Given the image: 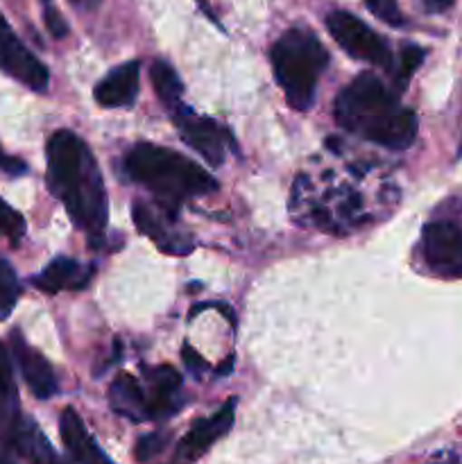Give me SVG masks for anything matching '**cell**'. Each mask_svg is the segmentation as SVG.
Masks as SVG:
<instances>
[{
	"instance_id": "22",
	"label": "cell",
	"mask_w": 462,
	"mask_h": 464,
	"mask_svg": "<svg viewBox=\"0 0 462 464\" xmlns=\"http://www.w3.org/2000/svg\"><path fill=\"white\" fill-rule=\"evenodd\" d=\"M365 5L374 16H379L380 21L388 23V25L401 27L403 23H406L397 0H365Z\"/></svg>"
},
{
	"instance_id": "7",
	"label": "cell",
	"mask_w": 462,
	"mask_h": 464,
	"mask_svg": "<svg viewBox=\"0 0 462 464\" xmlns=\"http://www.w3.org/2000/svg\"><path fill=\"white\" fill-rule=\"evenodd\" d=\"M0 71L32 91L41 93L48 89L50 72L45 63L36 59L32 50H27V45L18 39L3 14H0Z\"/></svg>"
},
{
	"instance_id": "11",
	"label": "cell",
	"mask_w": 462,
	"mask_h": 464,
	"mask_svg": "<svg viewBox=\"0 0 462 464\" xmlns=\"http://www.w3.org/2000/svg\"><path fill=\"white\" fill-rule=\"evenodd\" d=\"M131 216H134V225L143 231L148 238L154 240V245L168 254H188L193 249V238L186 234H179L170 227L172 218L163 213L161 208H152L143 202H136L131 207Z\"/></svg>"
},
{
	"instance_id": "30",
	"label": "cell",
	"mask_w": 462,
	"mask_h": 464,
	"mask_svg": "<svg viewBox=\"0 0 462 464\" xmlns=\"http://www.w3.org/2000/svg\"><path fill=\"white\" fill-rule=\"evenodd\" d=\"M199 3H204V0H199Z\"/></svg>"
},
{
	"instance_id": "18",
	"label": "cell",
	"mask_w": 462,
	"mask_h": 464,
	"mask_svg": "<svg viewBox=\"0 0 462 464\" xmlns=\"http://www.w3.org/2000/svg\"><path fill=\"white\" fill-rule=\"evenodd\" d=\"M21 417L18 408V390L14 383V367L7 347L0 343V430L7 429L12 421Z\"/></svg>"
},
{
	"instance_id": "25",
	"label": "cell",
	"mask_w": 462,
	"mask_h": 464,
	"mask_svg": "<svg viewBox=\"0 0 462 464\" xmlns=\"http://www.w3.org/2000/svg\"><path fill=\"white\" fill-rule=\"evenodd\" d=\"M181 356H184V362H186V367H188L190 372H193V374H204V372H207V362H204V358L199 356L197 352H193V349L188 347V344H184V349H181Z\"/></svg>"
},
{
	"instance_id": "28",
	"label": "cell",
	"mask_w": 462,
	"mask_h": 464,
	"mask_svg": "<svg viewBox=\"0 0 462 464\" xmlns=\"http://www.w3.org/2000/svg\"><path fill=\"white\" fill-rule=\"evenodd\" d=\"M72 3L80 5V7H89V9H93V7H98L100 0H72Z\"/></svg>"
},
{
	"instance_id": "10",
	"label": "cell",
	"mask_w": 462,
	"mask_h": 464,
	"mask_svg": "<svg viewBox=\"0 0 462 464\" xmlns=\"http://www.w3.org/2000/svg\"><path fill=\"white\" fill-rule=\"evenodd\" d=\"M12 352L14 361H16L18 370H21L30 392L34 394L36 399L54 397L59 390L54 370L50 367V362L45 361L43 353L36 352L34 347L27 344V340L21 335V331H12Z\"/></svg>"
},
{
	"instance_id": "3",
	"label": "cell",
	"mask_w": 462,
	"mask_h": 464,
	"mask_svg": "<svg viewBox=\"0 0 462 464\" xmlns=\"http://www.w3.org/2000/svg\"><path fill=\"white\" fill-rule=\"evenodd\" d=\"M125 170L136 184L157 198L159 208L175 220L179 207L195 195L217 188L213 177L195 161L168 148L140 143L127 154Z\"/></svg>"
},
{
	"instance_id": "26",
	"label": "cell",
	"mask_w": 462,
	"mask_h": 464,
	"mask_svg": "<svg viewBox=\"0 0 462 464\" xmlns=\"http://www.w3.org/2000/svg\"><path fill=\"white\" fill-rule=\"evenodd\" d=\"M0 170L7 172V175H21V172H25V163L21 159L5 157L3 148H0Z\"/></svg>"
},
{
	"instance_id": "12",
	"label": "cell",
	"mask_w": 462,
	"mask_h": 464,
	"mask_svg": "<svg viewBox=\"0 0 462 464\" xmlns=\"http://www.w3.org/2000/svg\"><path fill=\"white\" fill-rule=\"evenodd\" d=\"M59 435H62V442L68 453V458H63V464H113L95 444L84 421L72 408H66L59 417Z\"/></svg>"
},
{
	"instance_id": "19",
	"label": "cell",
	"mask_w": 462,
	"mask_h": 464,
	"mask_svg": "<svg viewBox=\"0 0 462 464\" xmlns=\"http://www.w3.org/2000/svg\"><path fill=\"white\" fill-rule=\"evenodd\" d=\"M21 297V284L16 279V272L5 258H0V320H7L12 315Z\"/></svg>"
},
{
	"instance_id": "2",
	"label": "cell",
	"mask_w": 462,
	"mask_h": 464,
	"mask_svg": "<svg viewBox=\"0 0 462 464\" xmlns=\"http://www.w3.org/2000/svg\"><path fill=\"white\" fill-rule=\"evenodd\" d=\"M335 118L344 130L388 150H406L417 139V116L399 107L374 72L358 75L335 100Z\"/></svg>"
},
{
	"instance_id": "1",
	"label": "cell",
	"mask_w": 462,
	"mask_h": 464,
	"mask_svg": "<svg viewBox=\"0 0 462 464\" xmlns=\"http://www.w3.org/2000/svg\"><path fill=\"white\" fill-rule=\"evenodd\" d=\"M48 157V188L63 204L72 225L100 238L107 227V190L102 172L89 145L75 131H54L45 145Z\"/></svg>"
},
{
	"instance_id": "4",
	"label": "cell",
	"mask_w": 462,
	"mask_h": 464,
	"mask_svg": "<svg viewBox=\"0 0 462 464\" xmlns=\"http://www.w3.org/2000/svg\"><path fill=\"white\" fill-rule=\"evenodd\" d=\"M272 68L285 100L294 109H308L315 98L317 80L329 66V53L311 30L293 27L270 50Z\"/></svg>"
},
{
	"instance_id": "29",
	"label": "cell",
	"mask_w": 462,
	"mask_h": 464,
	"mask_svg": "<svg viewBox=\"0 0 462 464\" xmlns=\"http://www.w3.org/2000/svg\"><path fill=\"white\" fill-rule=\"evenodd\" d=\"M0 464H14V462L7 460V458H5V456H0Z\"/></svg>"
},
{
	"instance_id": "17",
	"label": "cell",
	"mask_w": 462,
	"mask_h": 464,
	"mask_svg": "<svg viewBox=\"0 0 462 464\" xmlns=\"http://www.w3.org/2000/svg\"><path fill=\"white\" fill-rule=\"evenodd\" d=\"M149 80H152L154 93L161 100L163 107L170 109L172 113H175L177 109L184 107V102H181L184 84H181L179 75H177V71L170 63L163 62V59H157V62L152 63V68H149Z\"/></svg>"
},
{
	"instance_id": "16",
	"label": "cell",
	"mask_w": 462,
	"mask_h": 464,
	"mask_svg": "<svg viewBox=\"0 0 462 464\" xmlns=\"http://www.w3.org/2000/svg\"><path fill=\"white\" fill-rule=\"evenodd\" d=\"M109 403L120 417L131 421H149L148 397L131 374H118L109 385Z\"/></svg>"
},
{
	"instance_id": "9",
	"label": "cell",
	"mask_w": 462,
	"mask_h": 464,
	"mask_svg": "<svg viewBox=\"0 0 462 464\" xmlns=\"http://www.w3.org/2000/svg\"><path fill=\"white\" fill-rule=\"evenodd\" d=\"M236 417V399H229L225 406L217 412H213L211 417H204L197 420L190 426L188 433L181 438V442L175 449V464H190L204 456L213 444L220 438H225L229 433V429L234 426Z\"/></svg>"
},
{
	"instance_id": "24",
	"label": "cell",
	"mask_w": 462,
	"mask_h": 464,
	"mask_svg": "<svg viewBox=\"0 0 462 464\" xmlns=\"http://www.w3.org/2000/svg\"><path fill=\"white\" fill-rule=\"evenodd\" d=\"M45 25H48L50 34H53L54 39H62V36L68 34L66 21H63V18L59 16L57 9H53V7L45 9Z\"/></svg>"
},
{
	"instance_id": "20",
	"label": "cell",
	"mask_w": 462,
	"mask_h": 464,
	"mask_svg": "<svg viewBox=\"0 0 462 464\" xmlns=\"http://www.w3.org/2000/svg\"><path fill=\"white\" fill-rule=\"evenodd\" d=\"M23 236H25V220H23L16 208H12L0 198V238H5L9 245L16 247Z\"/></svg>"
},
{
	"instance_id": "13",
	"label": "cell",
	"mask_w": 462,
	"mask_h": 464,
	"mask_svg": "<svg viewBox=\"0 0 462 464\" xmlns=\"http://www.w3.org/2000/svg\"><path fill=\"white\" fill-rule=\"evenodd\" d=\"M139 62H127L113 68L107 77H102L93 91L100 107H131L139 95Z\"/></svg>"
},
{
	"instance_id": "5",
	"label": "cell",
	"mask_w": 462,
	"mask_h": 464,
	"mask_svg": "<svg viewBox=\"0 0 462 464\" xmlns=\"http://www.w3.org/2000/svg\"><path fill=\"white\" fill-rule=\"evenodd\" d=\"M326 30L333 36L335 44H340V48L351 54L353 59L383 68L392 66V53H390L388 44L353 14L340 12V9L331 12L326 16Z\"/></svg>"
},
{
	"instance_id": "21",
	"label": "cell",
	"mask_w": 462,
	"mask_h": 464,
	"mask_svg": "<svg viewBox=\"0 0 462 464\" xmlns=\"http://www.w3.org/2000/svg\"><path fill=\"white\" fill-rule=\"evenodd\" d=\"M424 57L426 53L424 48H419V45H403L401 59H399V68L397 72H394V84H397V91L406 89L408 80H410L412 72L421 66Z\"/></svg>"
},
{
	"instance_id": "14",
	"label": "cell",
	"mask_w": 462,
	"mask_h": 464,
	"mask_svg": "<svg viewBox=\"0 0 462 464\" xmlns=\"http://www.w3.org/2000/svg\"><path fill=\"white\" fill-rule=\"evenodd\" d=\"M145 374H148L149 388H152L148 397L149 420H163V417L175 415L181 408V376L170 365H159L154 370H145Z\"/></svg>"
},
{
	"instance_id": "15",
	"label": "cell",
	"mask_w": 462,
	"mask_h": 464,
	"mask_svg": "<svg viewBox=\"0 0 462 464\" xmlns=\"http://www.w3.org/2000/svg\"><path fill=\"white\" fill-rule=\"evenodd\" d=\"M93 270L84 267L82 263H77L75 258L59 256L54 261H50L43 267L41 275H36L32 279L34 288H39L41 293H62V290H82L86 288V284L91 281Z\"/></svg>"
},
{
	"instance_id": "6",
	"label": "cell",
	"mask_w": 462,
	"mask_h": 464,
	"mask_svg": "<svg viewBox=\"0 0 462 464\" xmlns=\"http://www.w3.org/2000/svg\"><path fill=\"white\" fill-rule=\"evenodd\" d=\"M421 258L435 276L462 279V229L453 222L435 220L421 229Z\"/></svg>"
},
{
	"instance_id": "23",
	"label": "cell",
	"mask_w": 462,
	"mask_h": 464,
	"mask_svg": "<svg viewBox=\"0 0 462 464\" xmlns=\"http://www.w3.org/2000/svg\"><path fill=\"white\" fill-rule=\"evenodd\" d=\"M163 447H166V435L149 433L145 438H140L139 444H136V458L140 462H149L154 456H159L163 451Z\"/></svg>"
},
{
	"instance_id": "8",
	"label": "cell",
	"mask_w": 462,
	"mask_h": 464,
	"mask_svg": "<svg viewBox=\"0 0 462 464\" xmlns=\"http://www.w3.org/2000/svg\"><path fill=\"white\" fill-rule=\"evenodd\" d=\"M172 118L186 145H190L211 166H222L226 157V143H229V131L225 127L217 125L213 118L197 116L186 104L177 109Z\"/></svg>"
},
{
	"instance_id": "27",
	"label": "cell",
	"mask_w": 462,
	"mask_h": 464,
	"mask_svg": "<svg viewBox=\"0 0 462 464\" xmlns=\"http://www.w3.org/2000/svg\"><path fill=\"white\" fill-rule=\"evenodd\" d=\"M453 3H456V0H421V5H424L426 12H430V14L447 12V9L453 7Z\"/></svg>"
}]
</instances>
